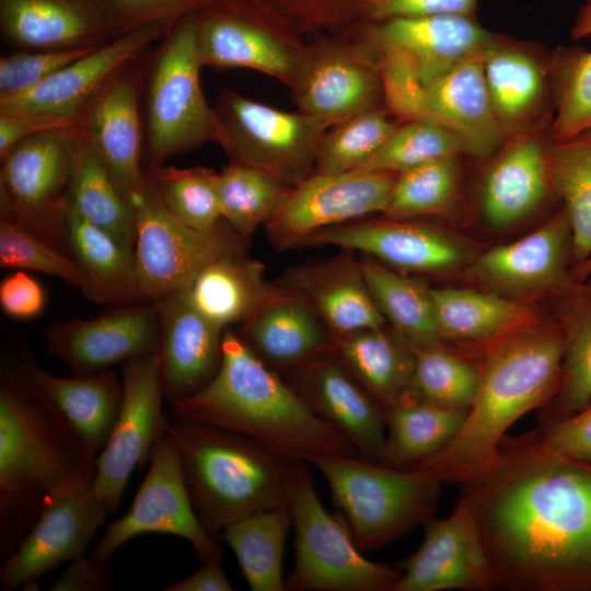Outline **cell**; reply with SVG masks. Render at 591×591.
<instances>
[{
    "instance_id": "1",
    "label": "cell",
    "mask_w": 591,
    "mask_h": 591,
    "mask_svg": "<svg viewBox=\"0 0 591 591\" xmlns=\"http://www.w3.org/2000/svg\"><path fill=\"white\" fill-rule=\"evenodd\" d=\"M462 485L494 584L591 591V463L541 443Z\"/></svg>"
},
{
    "instance_id": "2",
    "label": "cell",
    "mask_w": 591,
    "mask_h": 591,
    "mask_svg": "<svg viewBox=\"0 0 591 591\" xmlns=\"http://www.w3.org/2000/svg\"><path fill=\"white\" fill-rule=\"evenodd\" d=\"M97 456L16 360L0 375V559L10 556L43 511L91 482Z\"/></svg>"
},
{
    "instance_id": "3",
    "label": "cell",
    "mask_w": 591,
    "mask_h": 591,
    "mask_svg": "<svg viewBox=\"0 0 591 591\" xmlns=\"http://www.w3.org/2000/svg\"><path fill=\"white\" fill-rule=\"evenodd\" d=\"M221 348L216 375L193 395L170 403L173 417L242 434L292 461L359 455L345 433L317 416L230 328Z\"/></svg>"
},
{
    "instance_id": "4",
    "label": "cell",
    "mask_w": 591,
    "mask_h": 591,
    "mask_svg": "<svg viewBox=\"0 0 591 591\" xmlns=\"http://www.w3.org/2000/svg\"><path fill=\"white\" fill-rule=\"evenodd\" d=\"M565 351L559 324L509 335L487 355L479 386L459 434L417 466L441 482L464 483L491 465L506 431L558 393Z\"/></svg>"
},
{
    "instance_id": "5",
    "label": "cell",
    "mask_w": 591,
    "mask_h": 591,
    "mask_svg": "<svg viewBox=\"0 0 591 591\" xmlns=\"http://www.w3.org/2000/svg\"><path fill=\"white\" fill-rule=\"evenodd\" d=\"M193 509L217 536L252 514L289 507L293 462L242 434L174 417L169 424Z\"/></svg>"
},
{
    "instance_id": "6",
    "label": "cell",
    "mask_w": 591,
    "mask_h": 591,
    "mask_svg": "<svg viewBox=\"0 0 591 591\" xmlns=\"http://www.w3.org/2000/svg\"><path fill=\"white\" fill-rule=\"evenodd\" d=\"M337 515L361 552L380 548L426 524L436 510L440 478L420 467L398 468L360 455H322Z\"/></svg>"
},
{
    "instance_id": "7",
    "label": "cell",
    "mask_w": 591,
    "mask_h": 591,
    "mask_svg": "<svg viewBox=\"0 0 591 591\" xmlns=\"http://www.w3.org/2000/svg\"><path fill=\"white\" fill-rule=\"evenodd\" d=\"M196 14L166 31L151 50L143 93L147 170L206 142H216V112L200 82Z\"/></svg>"
},
{
    "instance_id": "8",
    "label": "cell",
    "mask_w": 591,
    "mask_h": 591,
    "mask_svg": "<svg viewBox=\"0 0 591 591\" xmlns=\"http://www.w3.org/2000/svg\"><path fill=\"white\" fill-rule=\"evenodd\" d=\"M289 508L296 564L286 590L394 591L401 570L363 557L344 521L321 502L306 462H293Z\"/></svg>"
},
{
    "instance_id": "9",
    "label": "cell",
    "mask_w": 591,
    "mask_h": 591,
    "mask_svg": "<svg viewBox=\"0 0 591 591\" xmlns=\"http://www.w3.org/2000/svg\"><path fill=\"white\" fill-rule=\"evenodd\" d=\"M201 67L250 69L289 89L309 53V38L262 0H221L196 14Z\"/></svg>"
},
{
    "instance_id": "10",
    "label": "cell",
    "mask_w": 591,
    "mask_h": 591,
    "mask_svg": "<svg viewBox=\"0 0 591 591\" xmlns=\"http://www.w3.org/2000/svg\"><path fill=\"white\" fill-rule=\"evenodd\" d=\"M132 206L139 297L158 302L188 289L197 275L213 260L245 253L248 239L224 220L212 229L198 230L176 219L165 207L149 170Z\"/></svg>"
},
{
    "instance_id": "11",
    "label": "cell",
    "mask_w": 591,
    "mask_h": 591,
    "mask_svg": "<svg viewBox=\"0 0 591 591\" xmlns=\"http://www.w3.org/2000/svg\"><path fill=\"white\" fill-rule=\"evenodd\" d=\"M217 138L230 162L259 169L290 187L315 172L320 143L328 125L225 89L213 105Z\"/></svg>"
},
{
    "instance_id": "12",
    "label": "cell",
    "mask_w": 591,
    "mask_h": 591,
    "mask_svg": "<svg viewBox=\"0 0 591 591\" xmlns=\"http://www.w3.org/2000/svg\"><path fill=\"white\" fill-rule=\"evenodd\" d=\"M76 139L77 123L24 139L0 159V207L62 252Z\"/></svg>"
},
{
    "instance_id": "13",
    "label": "cell",
    "mask_w": 591,
    "mask_h": 591,
    "mask_svg": "<svg viewBox=\"0 0 591 591\" xmlns=\"http://www.w3.org/2000/svg\"><path fill=\"white\" fill-rule=\"evenodd\" d=\"M290 91L298 111L329 127L383 107L376 53L355 28L310 37L306 59Z\"/></svg>"
},
{
    "instance_id": "14",
    "label": "cell",
    "mask_w": 591,
    "mask_h": 591,
    "mask_svg": "<svg viewBox=\"0 0 591 591\" xmlns=\"http://www.w3.org/2000/svg\"><path fill=\"white\" fill-rule=\"evenodd\" d=\"M149 461L129 510L107 526L90 556L107 563L129 540L147 533L182 537L201 560L221 554L193 509L177 448L167 429L153 445Z\"/></svg>"
},
{
    "instance_id": "15",
    "label": "cell",
    "mask_w": 591,
    "mask_h": 591,
    "mask_svg": "<svg viewBox=\"0 0 591 591\" xmlns=\"http://www.w3.org/2000/svg\"><path fill=\"white\" fill-rule=\"evenodd\" d=\"M123 390L120 410L97 455L92 482L109 513L117 510L132 472L143 466L171 420L162 409L165 395L159 350L124 362Z\"/></svg>"
},
{
    "instance_id": "16",
    "label": "cell",
    "mask_w": 591,
    "mask_h": 591,
    "mask_svg": "<svg viewBox=\"0 0 591 591\" xmlns=\"http://www.w3.org/2000/svg\"><path fill=\"white\" fill-rule=\"evenodd\" d=\"M151 50L121 67L78 117V126L130 200L142 189L144 161L143 93Z\"/></svg>"
},
{
    "instance_id": "17",
    "label": "cell",
    "mask_w": 591,
    "mask_h": 591,
    "mask_svg": "<svg viewBox=\"0 0 591 591\" xmlns=\"http://www.w3.org/2000/svg\"><path fill=\"white\" fill-rule=\"evenodd\" d=\"M396 176L362 170L313 173L291 188L264 224L266 234L276 248L286 250L322 229L383 213Z\"/></svg>"
},
{
    "instance_id": "18",
    "label": "cell",
    "mask_w": 591,
    "mask_h": 591,
    "mask_svg": "<svg viewBox=\"0 0 591 591\" xmlns=\"http://www.w3.org/2000/svg\"><path fill=\"white\" fill-rule=\"evenodd\" d=\"M92 482L69 490L40 514L32 530L0 569L3 591L37 586V579L66 561L84 555L109 513Z\"/></svg>"
},
{
    "instance_id": "19",
    "label": "cell",
    "mask_w": 591,
    "mask_h": 591,
    "mask_svg": "<svg viewBox=\"0 0 591 591\" xmlns=\"http://www.w3.org/2000/svg\"><path fill=\"white\" fill-rule=\"evenodd\" d=\"M303 246H337L361 252L397 269L439 274L462 265L464 245L438 229L408 219H359L322 229L301 241Z\"/></svg>"
},
{
    "instance_id": "20",
    "label": "cell",
    "mask_w": 591,
    "mask_h": 591,
    "mask_svg": "<svg viewBox=\"0 0 591 591\" xmlns=\"http://www.w3.org/2000/svg\"><path fill=\"white\" fill-rule=\"evenodd\" d=\"M420 547L401 564L394 591L487 589L494 586L482 538L463 495L445 519L429 520Z\"/></svg>"
},
{
    "instance_id": "21",
    "label": "cell",
    "mask_w": 591,
    "mask_h": 591,
    "mask_svg": "<svg viewBox=\"0 0 591 591\" xmlns=\"http://www.w3.org/2000/svg\"><path fill=\"white\" fill-rule=\"evenodd\" d=\"M286 371V382L317 416L345 433L361 457L385 464L384 409L328 352Z\"/></svg>"
},
{
    "instance_id": "22",
    "label": "cell",
    "mask_w": 591,
    "mask_h": 591,
    "mask_svg": "<svg viewBox=\"0 0 591 591\" xmlns=\"http://www.w3.org/2000/svg\"><path fill=\"white\" fill-rule=\"evenodd\" d=\"M370 44L405 51L424 85L457 65L483 56L499 35L474 15L432 14L363 21L355 27Z\"/></svg>"
},
{
    "instance_id": "23",
    "label": "cell",
    "mask_w": 591,
    "mask_h": 591,
    "mask_svg": "<svg viewBox=\"0 0 591 591\" xmlns=\"http://www.w3.org/2000/svg\"><path fill=\"white\" fill-rule=\"evenodd\" d=\"M47 351L62 359L74 375L108 370L160 347L157 302L130 306L91 320H71L45 331Z\"/></svg>"
},
{
    "instance_id": "24",
    "label": "cell",
    "mask_w": 591,
    "mask_h": 591,
    "mask_svg": "<svg viewBox=\"0 0 591 591\" xmlns=\"http://www.w3.org/2000/svg\"><path fill=\"white\" fill-rule=\"evenodd\" d=\"M164 28L149 24L94 48L15 97L0 101V113H39L78 118L103 85L127 62L162 38Z\"/></svg>"
},
{
    "instance_id": "25",
    "label": "cell",
    "mask_w": 591,
    "mask_h": 591,
    "mask_svg": "<svg viewBox=\"0 0 591 591\" xmlns=\"http://www.w3.org/2000/svg\"><path fill=\"white\" fill-rule=\"evenodd\" d=\"M0 32L28 50L97 47L114 38L104 0H0Z\"/></svg>"
},
{
    "instance_id": "26",
    "label": "cell",
    "mask_w": 591,
    "mask_h": 591,
    "mask_svg": "<svg viewBox=\"0 0 591 591\" xmlns=\"http://www.w3.org/2000/svg\"><path fill=\"white\" fill-rule=\"evenodd\" d=\"M157 304L164 395L170 404L198 392L216 375L224 329L200 314L185 290Z\"/></svg>"
},
{
    "instance_id": "27",
    "label": "cell",
    "mask_w": 591,
    "mask_h": 591,
    "mask_svg": "<svg viewBox=\"0 0 591 591\" xmlns=\"http://www.w3.org/2000/svg\"><path fill=\"white\" fill-rule=\"evenodd\" d=\"M572 262L571 230L563 209L528 235L479 256L473 273L506 291L556 293L570 280Z\"/></svg>"
},
{
    "instance_id": "28",
    "label": "cell",
    "mask_w": 591,
    "mask_h": 591,
    "mask_svg": "<svg viewBox=\"0 0 591 591\" xmlns=\"http://www.w3.org/2000/svg\"><path fill=\"white\" fill-rule=\"evenodd\" d=\"M340 250L334 257L286 270L276 285L304 298L332 335L384 327L386 321L372 300L356 252Z\"/></svg>"
},
{
    "instance_id": "29",
    "label": "cell",
    "mask_w": 591,
    "mask_h": 591,
    "mask_svg": "<svg viewBox=\"0 0 591 591\" xmlns=\"http://www.w3.org/2000/svg\"><path fill=\"white\" fill-rule=\"evenodd\" d=\"M424 120L437 124L461 142L464 153L488 159L507 141L490 103L482 57L464 61L425 85Z\"/></svg>"
},
{
    "instance_id": "30",
    "label": "cell",
    "mask_w": 591,
    "mask_h": 591,
    "mask_svg": "<svg viewBox=\"0 0 591 591\" xmlns=\"http://www.w3.org/2000/svg\"><path fill=\"white\" fill-rule=\"evenodd\" d=\"M237 335L275 371H286L327 354L333 345V335L314 308L277 285Z\"/></svg>"
},
{
    "instance_id": "31",
    "label": "cell",
    "mask_w": 591,
    "mask_h": 591,
    "mask_svg": "<svg viewBox=\"0 0 591 591\" xmlns=\"http://www.w3.org/2000/svg\"><path fill=\"white\" fill-rule=\"evenodd\" d=\"M535 124L510 136L488 169L482 187L486 220L507 227L529 216L551 188L548 146Z\"/></svg>"
},
{
    "instance_id": "32",
    "label": "cell",
    "mask_w": 591,
    "mask_h": 591,
    "mask_svg": "<svg viewBox=\"0 0 591 591\" xmlns=\"http://www.w3.org/2000/svg\"><path fill=\"white\" fill-rule=\"evenodd\" d=\"M21 363L31 381L58 407L82 444L94 455L106 445L123 402V381L113 370L60 378L37 366L28 351Z\"/></svg>"
},
{
    "instance_id": "33",
    "label": "cell",
    "mask_w": 591,
    "mask_h": 591,
    "mask_svg": "<svg viewBox=\"0 0 591 591\" xmlns=\"http://www.w3.org/2000/svg\"><path fill=\"white\" fill-rule=\"evenodd\" d=\"M483 72L494 113L507 138L535 124L551 84L548 67L529 49L501 37L482 56Z\"/></svg>"
},
{
    "instance_id": "34",
    "label": "cell",
    "mask_w": 591,
    "mask_h": 591,
    "mask_svg": "<svg viewBox=\"0 0 591 591\" xmlns=\"http://www.w3.org/2000/svg\"><path fill=\"white\" fill-rule=\"evenodd\" d=\"M384 327L333 335L328 354L385 412L409 397L415 348Z\"/></svg>"
},
{
    "instance_id": "35",
    "label": "cell",
    "mask_w": 591,
    "mask_h": 591,
    "mask_svg": "<svg viewBox=\"0 0 591 591\" xmlns=\"http://www.w3.org/2000/svg\"><path fill=\"white\" fill-rule=\"evenodd\" d=\"M274 289L265 280L263 264L237 253L207 265L185 291L200 314L225 329L248 320Z\"/></svg>"
},
{
    "instance_id": "36",
    "label": "cell",
    "mask_w": 591,
    "mask_h": 591,
    "mask_svg": "<svg viewBox=\"0 0 591 591\" xmlns=\"http://www.w3.org/2000/svg\"><path fill=\"white\" fill-rule=\"evenodd\" d=\"M65 231L68 248L88 278L91 300L123 303L139 298L134 254L70 205Z\"/></svg>"
},
{
    "instance_id": "37",
    "label": "cell",
    "mask_w": 591,
    "mask_h": 591,
    "mask_svg": "<svg viewBox=\"0 0 591 591\" xmlns=\"http://www.w3.org/2000/svg\"><path fill=\"white\" fill-rule=\"evenodd\" d=\"M69 205L134 254L136 244L134 206L80 130L78 121Z\"/></svg>"
},
{
    "instance_id": "38",
    "label": "cell",
    "mask_w": 591,
    "mask_h": 591,
    "mask_svg": "<svg viewBox=\"0 0 591 591\" xmlns=\"http://www.w3.org/2000/svg\"><path fill=\"white\" fill-rule=\"evenodd\" d=\"M555 294L565 351L551 422L581 410L591 402V280L570 278Z\"/></svg>"
},
{
    "instance_id": "39",
    "label": "cell",
    "mask_w": 591,
    "mask_h": 591,
    "mask_svg": "<svg viewBox=\"0 0 591 591\" xmlns=\"http://www.w3.org/2000/svg\"><path fill=\"white\" fill-rule=\"evenodd\" d=\"M384 413L385 464L412 468L453 441L463 427L468 409L407 398Z\"/></svg>"
},
{
    "instance_id": "40",
    "label": "cell",
    "mask_w": 591,
    "mask_h": 591,
    "mask_svg": "<svg viewBox=\"0 0 591 591\" xmlns=\"http://www.w3.org/2000/svg\"><path fill=\"white\" fill-rule=\"evenodd\" d=\"M361 268L372 300L386 322L414 348L439 345L431 289L403 276L370 256Z\"/></svg>"
},
{
    "instance_id": "41",
    "label": "cell",
    "mask_w": 591,
    "mask_h": 591,
    "mask_svg": "<svg viewBox=\"0 0 591 591\" xmlns=\"http://www.w3.org/2000/svg\"><path fill=\"white\" fill-rule=\"evenodd\" d=\"M570 34L573 39L591 37V0L579 8ZM549 73L555 100L549 138L563 141L591 127V50H557L549 61Z\"/></svg>"
},
{
    "instance_id": "42",
    "label": "cell",
    "mask_w": 591,
    "mask_h": 591,
    "mask_svg": "<svg viewBox=\"0 0 591 591\" xmlns=\"http://www.w3.org/2000/svg\"><path fill=\"white\" fill-rule=\"evenodd\" d=\"M290 508L265 510L227 526L220 537L233 549L253 591H283L282 557Z\"/></svg>"
},
{
    "instance_id": "43",
    "label": "cell",
    "mask_w": 591,
    "mask_h": 591,
    "mask_svg": "<svg viewBox=\"0 0 591 591\" xmlns=\"http://www.w3.org/2000/svg\"><path fill=\"white\" fill-rule=\"evenodd\" d=\"M551 188L564 204L572 237V266L591 255V127L552 141L547 151Z\"/></svg>"
},
{
    "instance_id": "44",
    "label": "cell",
    "mask_w": 591,
    "mask_h": 591,
    "mask_svg": "<svg viewBox=\"0 0 591 591\" xmlns=\"http://www.w3.org/2000/svg\"><path fill=\"white\" fill-rule=\"evenodd\" d=\"M441 338L484 340L514 327L526 311L520 303L474 290L431 289Z\"/></svg>"
},
{
    "instance_id": "45",
    "label": "cell",
    "mask_w": 591,
    "mask_h": 591,
    "mask_svg": "<svg viewBox=\"0 0 591 591\" xmlns=\"http://www.w3.org/2000/svg\"><path fill=\"white\" fill-rule=\"evenodd\" d=\"M291 188L259 169L230 162L217 177L222 219L248 239L281 207Z\"/></svg>"
},
{
    "instance_id": "46",
    "label": "cell",
    "mask_w": 591,
    "mask_h": 591,
    "mask_svg": "<svg viewBox=\"0 0 591 591\" xmlns=\"http://www.w3.org/2000/svg\"><path fill=\"white\" fill-rule=\"evenodd\" d=\"M479 370L434 345L415 348L408 398L470 409L479 386Z\"/></svg>"
},
{
    "instance_id": "47",
    "label": "cell",
    "mask_w": 591,
    "mask_h": 591,
    "mask_svg": "<svg viewBox=\"0 0 591 591\" xmlns=\"http://www.w3.org/2000/svg\"><path fill=\"white\" fill-rule=\"evenodd\" d=\"M399 123L379 107L328 127L318 147L314 173L357 170L383 146Z\"/></svg>"
},
{
    "instance_id": "48",
    "label": "cell",
    "mask_w": 591,
    "mask_h": 591,
    "mask_svg": "<svg viewBox=\"0 0 591 591\" xmlns=\"http://www.w3.org/2000/svg\"><path fill=\"white\" fill-rule=\"evenodd\" d=\"M457 157L443 158L396 176L383 212L392 219H410L445 212L459 188Z\"/></svg>"
},
{
    "instance_id": "49",
    "label": "cell",
    "mask_w": 591,
    "mask_h": 591,
    "mask_svg": "<svg viewBox=\"0 0 591 591\" xmlns=\"http://www.w3.org/2000/svg\"><path fill=\"white\" fill-rule=\"evenodd\" d=\"M151 171L167 210L181 222L209 230L223 221L217 189L218 173L195 166H159Z\"/></svg>"
},
{
    "instance_id": "50",
    "label": "cell",
    "mask_w": 591,
    "mask_h": 591,
    "mask_svg": "<svg viewBox=\"0 0 591 591\" xmlns=\"http://www.w3.org/2000/svg\"><path fill=\"white\" fill-rule=\"evenodd\" d=\"M0 266L56 276L90 296L88 278L76 259L46 242L3 207H0Z\"/></svg>"
},
{
    "instance_id": "51",
    "label": "cell",
    "mask_w": 591,
    "mask_h": 591,
    "mask_svg": "<svg viewBox=\"0 0 591 591\" xmlns=\"http://www.w3.org/2000/svg\"><path fill=\"white\" fill-rule=\"evenodd\" d=\"M464 149L445 128L426 120L401 121L383 146L357 170L401 174Z\"/></svg>"
},
{
    "instance_id": "52",
    "label": "cell",
    "mask_w": 591,
    "mask_h": 591,
    "mask_svg": "<svg viewBox=\"0 0 591 591\" xmlns=\"http://www.w3.org/2000/svg\"><path fill=\"white\" fill-rule=\"evenodd\" d=\"M308 38L347 33L367 20L372 0H262Z\"/></svg>"
},
{
    "instance_id": "53",
    "label": "cell",
    "mask_w": 591,
    "mask_h": 591,
    "mask_svg": "<svg viewBox=\"0 0 591 591\" xmlns=\"http://www.w3.org/2000/svg\"><path fill=\"white\" fill-rule=\"evenodd\" d=\"M370 45L376 53L383 88V108L398 121L424 120L425 85L418 77L413 59L402 49Z\"/></svg>"
},
{
    "instance_id": "54",
    "label": "cell",
    "mask_w": 591,
    "mask_h": 591,
    "mask_svg": "<svg viewBox=\"0 0 591 591\" xmlns=\"http://www.w3.org/2000/svg\"><path fill=\"white\" fill-rule=\"evenodd\" d=\"M94 48L96 47L19 49L2 56L0 58V101L15 97L35 88Z\"/></svg>"
},
{
    "instance_id": "55",
    "label": "cell",
    "mask_w": 591,
    "mask_h": 591,
    "mask_svg": "<svg viewBox=\"0 0 591 591\" xmlns=\"http://www.w3.org/2000/svg\"><path fill=\"white\" fill-rule=\"evenodd\" d=\"M221 0H104L114 27V37L139 26L158 24L164 33L181 20Z\"/></svg>"
},
{
    "instance_id": "56",
    "label": "cell",
    "mask_w": 591,
    "mask_h": 591,
    "mask_svg": "<svg viewBox=\"0 0 591 591\" xmlns=\"http://www.w3.org/2000/svg\"><path fill=\"white\" fill-rule=\"evenodd\" d=\"M542 444L564 456L591 463V402L581 410L549 422Z\"/></svg>"
},
{
    "instance_id": "57",
    "label": "cell",
    "mask_w": 591,
    "mask_h": 591,
    "mask_svg": "<svg viewBox=\"0 0 591 591\" xmlns=\"http://www.w3.org/2000/svg\"><path fill=\"white\" fill-rule=\"evenodd\" d=\"M45 302L42 285L21 269L4 277L0 283V305L11 317L32 318L43 311Z\"/></svg>"
},
{
    "instance_id": "58",
    "label": "cell",
    "mask_w": 591,
    "mask_h": 591,
    "mask_svg": "<svg viewBox=\"0 0 591 591\" xmlns=\"http://www.w3.org/2000/svg\"><path fill=\"white\" fill-rule=\"evenodd\" d=\"M476 9L477 0H372L366 21L432 14L475 16Z\"/></svg>"
},
{
    "instance_id": "59",
    "label": "cell",
    "mask_w": 591,
    "mask_h": 591,
    "mask_svg": "<svg viewBox=\"0 0 591 591\" xmlns=\"http://www.w3.org/2000/svg\"><path fill=\"white\" fill-rule=\"evenodd\" d=\"M77 121L78 118L39 113H0V159L24 139L70 127Z\"/></svg>"
},
{
    "instance_id": "60",
    "label": "cell",
    "mask_w": 591,
    "mask_h": 591,
    "mask_svg": "<svg viewBox=\"0 0 591 591\" xmlns=\"http://www.w3.org/2000/svg\"><path fill=\"white\" fill-rule=\"evenodd\" d=\"M114 580L107 563L84 555L74 559L50 586V591H109Z\"/></svg>"
},
{
    "instance_id": "61",
    "label": "cell",
    "mask_w": 591,
    "mask_h": 591,
    "mask_svg": "<svg viewBox=\"0 0 591 591\" xmlns=\"http://www.w3.org/2000/svg\"><path fill=\"white\" fill-rule=\"evenodd\" d=\"M164 591H232L224 573L221 554L212 555L202 560V565L192 575L169 583Z\"/></svg>"
},
{
    "instance_id": "62",
    "label": "cell",
    "mask_w": 591,
    "mask_h": 591,
    "mask_svg": "<svg viewBox=\"0 0 591 591\" xmlns=\"http://www.w3.org/2000/svg\"><path fill=\"white\" fill-rule=\"evenodd\" d=\"M570 278L576 281L591 280V255L570 269Z\"/></svg>"
}]
</instances>
